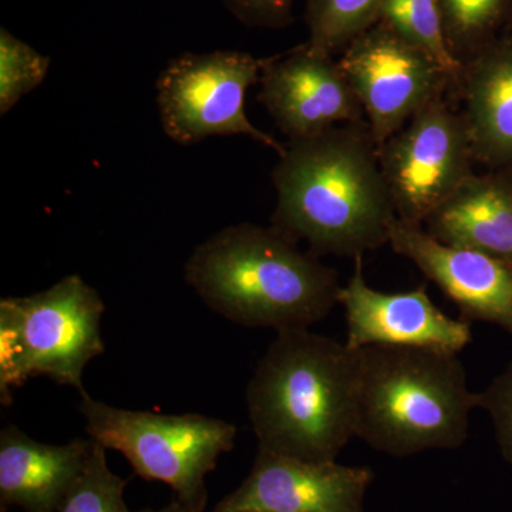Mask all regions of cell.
Here are the masks:
<instances>
[{
	"instance_id": "6da1fadb",
	"label": "cell",
	"mask_w": 512,
	"mask_h": 512,
	"mask_svg": "<svg viewBox=\"0 0 512 512\" xmlns=\"http://www.w3.org/2000/svg\"><path fill=\"white\" fill-rule=\"evenodd\" d=\"M272 183V227L313 255L356 258L389 245L397 215L366 121L289 140Z\"/></svg>"
},
{
	"instance_id": "7a4b0ae2",
	"label": "cell",
	"mask_w": 512,
	"mask_h": 512,
	"mask_svg": "<svg viewBox=\"0 0 512 512\" xmlns=\"http://www.w3.org/2000/svg\"><path fill=\"white\" fill-rule=\"evenodd\" d=\"M185 281L229 322L276 333L309 329L339 305V276L281 231L231 225L192 251Z\"/></svg>"
},
{
	"instance_id": "3957f363",
	"label": "cell",
	"mask_w": 512,
	"mask_h": 512,
	"mask_svg": "<svg viewBox=\"0 0 512 512\" xmlns=\"http://www.w3.org/2000/svg\"><path fill=\"white\" fill-rule=\"evenodd\" d=\"M356 350L309 329L276 333L245 392L258 450L333 461L355 437Z\"/></svg>"
},
{
	"instance_id": "277c9868",
	"label": "cell",
	"mask_w": 512,
	"mask_h": 512,
	"mask_svg": "<svg viewBox=\"0 0 512 512\" xmlns=\"http://www.w3.org/2000/svg\"><path fill=\"white\" fill-rule=\"evenodd\" d=\"M355 350L357 439L393 457L466 443L478 393L468 387L456 353L407 346Z\"/></svg>"
},
{
	"instance_id": "5b68a950",
	"label": "cell",
	"mask_w": 512,
	"mask_h": 512,
	"mask_svg": "<svg viewBox=\"0 0 512 512\" xmlns=\"http://www.w3.org/2000/svg\"><path fill=\"white\" fill-rule=\"evenodd\" d=\"M106 305L79 275L64 276L46 291L0 301V402L32 377L86 393L87 365L103 355L101 320Z\"/></svg>"
},
{
	"instance_id": "8992f818",
	"label": "cell",
	"mask_w": 512,
	"mask_h": 512,
	"mask_svg": "<svg viewBox=\"0 0 512 512\" xmlns=\"http://www.w3.org/2000/svg\"><path fill=\"white\" fill-rule=\"evenodd\" d=\"M86 433L106 450L119 451L137 476L170 485L190 512L207 507L205 478L235 447L237 427L204 414L127 410L80 394Z\"/></svg>"
},
{
	"instance_id": "52a82bcc",
	"label": "cell",
	"mask_w": 512,
	"mask_h": 512,
	"mask_svg": "<svg viewBox=\"0 0 512 512\" xmlns=\"http://www.w3.org/2000/svg\"><path fill=\"white\" fill-rule=\"evenodd\" d=\"M269 60L235 50L175 57L156 83L165 134L183 146L208 137L244 136L282 156L285 144L255 127L245 110L248 89L261 82Z\"/></svg>"
},
{
	"instance_id": "ba28073f",
	"label": "cell",
	"mask_w": 512,
	"mask_h": 512,
	"mask_svg": "<svg viewBox=\"0 0 512 512\" xmlns=\"http://www.w3.org/2000/svg\"><path fill=\"white\" fill-rule=\"evenodd\" d=\"M400 221L423 225L474 174L466 121L446 96L433 101L379 148Z\"/></svg>"
},
{
	"instance_id": "9c48e42d",
	"label": "cell",
	"mask_w": 512,
	"mask_h": 512,
	"mask_svg": "<svg viewBox=\"0 0 512 512\" xmlns=\"http://www.w3.org/2000/svg\"><path fill=\"white\" fill-rule=\"evenodd\" d=\"M339 63L379 148L454 87L436 60L380 22L353 39Z\"/></svg>"
},
{
	"instance_id": "30bf717a",
	"label": "cell",
	"mask_w": 512,
	"mask_h": 512,
	"mask_svg": "<svg viewBox=\"0 0 512 512\" xmlns=\"http://www.w3.org/2000/svg\"><path fill=\"white\" fill-rule=\"evenodd\" d=\"M259 84L258 100L289 140L366 121L339 60L308 42L285 55L272 56Z\"/></svg>"
},
{
	"instance_id": "8fae6325",
	"label": "cell",
	"mask_w": 512,
	"mask_h": 512,
	"mask_svg": "<svg viewBox=\"0 0 512 512\" xmlns=\"http://www.w3.org/2000/svg\"><path fill=\"white\" fill-rule=\"evenodd\" d=\"M353 261L352 276L339 292L350 349L407 346L458 355L470 345V322L450 318L437 308L426 285L407 292H380L366 282L363 256Z\"/></svg>"
},
{
	"instance_id": "7c38bea8",
	"label": "cell",
	"mask_w": 512,
	"mask_h": 512,
	"mask_svg": "<svg viewBox=\"0 0 512 512\" xmlns=\"http://www.w3.org/2000/svg\"><path fill=\"white\" fill-rule=\"evenodd\" d=\"M372 481L366 467L258 450L248 477L211 512H366Z\"/></svg>"
},
{
	"instance_id": "4fadbf2b",
	"label": "cell",
	"mask_w": 512,
	"mask_h": 512,
	"mask_svg": "<svg viewBox=\"0 0 512 512\" xmlns=\"http://www.w3.org/2000/svg\"><path fill=\"white\" fill-rule=\"evenodd\" d=\"M389 245L454 302L461 319L500 326L512 336V266L476 251L443 244L423 225L397 218Z\"/></svg>"
},
{
	"instance_id": "5bb4252c",
	"label": "cell",
	"mask_w": 512,
	"mask_h": 512,
	"mask_svg": "<svg viewBox=\"0 0 512 512\" xmlns=\"http://www.w3.org/2000/svg\"><path fill=\"white\" fill-rule=\"evenodd\" d=\"M92 439L66 444L33 440L18 426L0 431V504L2 510L57 512L82 476L94 448Z\"/></svg>"
},
{
	"instance_id": "9a60e30c",
	"label": "cell",
	"mask_w": 512,
	"mask_h": 512,
	"mask_svg": "<svg viewBox=\"0 0 512 512\" xmlns=\"http://www.w3.org/2000/svg\"><path fill=\"white\" fill-rule=\"evenodd\" d=\"M476 163L512 168V35L464 63L456 89Z\"/></svg>"
},
{
	"instance_id": "2e32d148",
	"label": "cell",
	"mask_w": 512,
	"mask_h": 512,
	"mask_svg": "<svg viewBox=\"0 0 512 512\" xmlns=\"http://www.w3.org/2000/svg\"><path fill=\"white\" fill-rule=\"evenodd\" d=\"M423 228L443 244L476 249L512 266V168L470 175Z\"/></svg>"
},
{
	"instance_id": "e0dca14e",
	"label": "cell",
	"mask_w": 512,
	"mask_h": 512,
	"mask_svg": "<svg viewBox=\"0 0 512 512\" xmlns=\"http://www.w3.org/2000/svg\"><path fill=\"white\" fill-rule=\"evenodd\" d=\"M448 49L466 63L504 35L512 0H437Z\"/></svg>"
},
{
	"instance_id": "ac0fdd59",
	"label": "cell",
	"mask_w": 512,
	"mask_h": 512,
	"mask_svg": "<svg viewBox=\"0 0 512 512\" xmlns=\"http://www.w3.org/2000/svg\"><path fill=\"white\" fill-rule=\"evenodd\" d=\"M379 22L436 60L456 89L464 64L448 49L437 0H384Z\"/></svg>"
},
{
	"instance_id": "d6986e66",
	"label": "cell",
	"mask_w": 512,
	"mask_h": 512,
	"mask_svg": "<svg viewBox=\"0 0 512 512\" xmlns=\"http://www.w3.org/2000/svg\"><path fill=\"white\" fill-rule=\"evenodd\" d=\"M384 0H305L309 46L335 56L379 22Z\"/></svg>"
},
{
	"instance_id": "ffe728a7",
	"label": "cell",
	"mask_w": 512,
	"mask_h": 512,
	"mask_svg": "<svg viewBox=\"0 0 512 512\" xmlns=\"http://www.w3.org/2000/svg\"><path fill=\"white\" fill-rule=\"evenodd\" d=\"M126 485L127 480L110 470L106 448L96 443L82 476L57 512H131L124 501Z\"/></svg>"
},
{
	"instance_id": "44dd1931",
	"label": "cell",
	"mask_w": 512,
	"mask_h": 512,
	"mask_svg": "<svg viewBox=\"0 0 512 512\" xmlns=\"http://www.w3.org/2000/svg\"><path fill=\"white\" fill-rule=\"evenodd\" d=\"M49 69L50 57L40 55L9 30H0V114H8L23 96L39 87Z\"/></svg>"
},
{
	"instance_id": "7402d4cb",
	"label": "cell",
	"mask_w": 512,
	"mask_h": 512,
	"mask_svg": "<svg viewBox=\"0 0 512 512\" xmlns=\"http://www.w3.org/2000/svg\"><path fill=\"white\" fill-rule=\"evenodd\" d=\"M478 409L490 414L501 453L512 464V365L478 393Z\"/></svg>"
},
{
	"instance_id": "603a6c76",
	"label": "cell",
	"mask_w": 512,
	"mask_h": 512,
	"mask_svg": "<svg viewBox=\"0 0 512 512\" xmlns=\"http://www.w3.org/2000/svg\"><path fill=\"white\" fill-rule=\"evenodd\" d=\"M225 8L251 28L284 29L293 23L295 0H222Z\"/></svg>"
},
{
	"instance_id": "cb8c5ba5",
	"label": "cell",
	"mask_w": 512,
	"mask_h": 512,
	"mask_svg": "<svg viewBox=\"0 0 512 512\" xmlns=\"http://www.w3.org/2000/svg\"><path fill=\"white\" fill-rule=\"evenodd\" d=\"M137 512H190L187 508L184 507L180 501H173V503L168 504L167 507L161 508V510H143Z\"/></svg>"
},
{
	"instance_id": "d4e9b609",
	"label": "cell",
	"mask_w": 512,
	"mask_h": 512,
	"mask_svg": "<svg viewBox=\"0 0 512 512\" xmlns=\"http://www.w3.org/2000/svg\"><path fill=\"white\" fill-rule=\"evenodd\" d=\"M505 33H510V35H512V15H511L510 23H508V28H507V30H505Z\"/></svg>"
}]
</instances>
